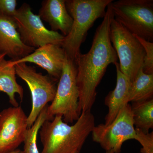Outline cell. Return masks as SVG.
I'll return each instance as SVG.
<instances>
[{
  "instance_id": "cell-1",
  "label": "cell",
  "mask_w": 153,
  "mask_h": 153,
  "mask_svg": "<svg viewBox=\"0 0 153 153\" xmlns=\"http://www.w3.org/2000/svg\"><path fill=\"white\" fill-rule=\"evenodd\" d=\"M111 3L108 6L103 20L96 30L90 50L85 54L79 53L74 61L77 70L80 114L91 111L96 98L97 88L107 68L110 64L114 65L117 62V55L110 37L111 23L114 18Z\"/></svg>"
},
{
  "instance_id": "cell-2",
  "label": "cell",
  "mask_w": 153,
  "mask_h": 153,
  "mask_svg": "<svg viewBox=\"0 0 153 153\" xmlns=\"http://www.w3.org/2000/svg\"><path fill=\"white\" fill-rule=\"evenodd\" d=\"M95 126L91 111L81 113L72 125L64 122L61 116L47 120L39 131L43 147L41 153H79Z\"/></svg>"
},
{
  "instance_id": "cell-3",
  "label": "cell",
  "mask_w": 153,
  "mask_h": 153,
  "mask_svg": "<svg viewBox=\"0 0 153 153\" xmlns=\"http://www.w3.org/2000/svg\"><path fill=\"white\" fill-rule=\"evenodd\" d=\"M113 0H66V8L73 19L71 30L61 47L66 56L74 61L80 53L88 30L99 18H104L106 9Z\"/></svg>"
},
{
  "instance_id": "cell-4",
  "label": "cell",
  "mask_w": 153,
  "mask_h": 153,
  "mask_svg": "<svg viewBox=\"0 0 153 153\" xmlns=\"http://www.w3.org/2000/svg\"><path fill=\"white\" fill-rule=\"evenodd\" d=\"M76 67L74 61L66 56L57 86L55 98L47 107L48 119L61 116L67 123L79 119V91L76 81Z\"/></svg>"
},
{
  "instance_id": "cell-5",
  "label": "cell",
  "mask_w": 153,
  "mask_h": 153,
  "mask_svg": "<svg viewBox=\"0 0 153 153\" xmlns=\"http://www.w3.org/2000/svg\"><path fill=\"white\" fill-rule=\"evenodd\" d=\"M111 5L115 20L133 35L152 42L153 0H119Z\"/></svg>"
},
{
  "instance_id": "cell-6",
  "label": "cell",
  "mask_w": 153,
  "mask_h": 153,
  "mask_svg": "<svg viewBox=\"0 0 153 153\" xmlns=\"http://www.w3.org/2000/svg\"><path fill=\"white\" fill-rule=\"evenodd\" d=\"M110 37L120 61V68L131 82L143 68L145 50L134 36L114 18Z\"/></svg>"
},
{
  "instance_id": "cell-7",
  "label": "cell",
  "mask_w": 153,
  "mask_h": 153,
  "mask_svg": "<svg viewBox=\"0 0 153 153\" xmlns=\"http://www.w3.org/2000/svg\"><path fill=\"white\" fill-rule=\"evenodd\" d=\"M15 66L17 75L27 83L31 93L32 108L27 116L28 128H30L42 110L55 98L57 80L37 72L35 67L27 63H17Z\"/></svg>"
},
{
  "instance_id": "cell-8",
  "label": "cell",
  "mask_w": 153,
  "mask_h": 153,
  "mask_svg": "<svg viewBox=\"0 0 153 153\" xmlns=\"http://www.w3.org/2000/svg\"><path fill=\"white\" fill-rule=\"evenodd\" d=\"M91 133L93 141L105 150L120 153L123 143L135 140L136 136L130 104L124 105L111 123L95 126Z\"/></svg>"
},
{
  "instance_id": "cell-9",
  "label": "cell",
  "mask_w": 153,
  "mask_h": 153,
  "mask_svg": "<svg viewBox=\"0 0 153 153\" xmlns=\"http://www.w3.org/2000/svg\"><path fill=\"white\" fill-rule=\"evenodd\" d=\"M14 19L21 40L26 46L35 49L47 44L62 46L64 36L47 29L39 15L33 13L27 3L17 9Z\"/></svg>"
},
{
  "instance_id": "cell-10",
  "label": "cell",
  "mask_w": 153,
  "mask_h": 153,
  "mask_svg": "<svg viewBox=\"0 0 153 153\" xmlns=\"http://www.w3.org/2000/svg\"><path fill=\"white\" fill-rule=\"evenodd\" d=\"M28 129L27 116L21 106L0 112V153H9L24 143Z\"/></svg>"
},
{
  "instance_id": "cell-11",
  "label": "cell",
  "mask_w": 153,
  "mask_h": 153,
  "mask_svg": "<svg viewBox=\"0 0 153 153\" xmlns=\"http://www.w3.org/2000/svg\"><path fill=\"white\" fill-rule=\"evenodd\" d=\"M66 52L60 45L47 44L35 49L30 55L13 61L17 63H34L46 70L49 76L59 80L66 57Z\"/></svg>"
},
{
  "instance_id": "cell-12",
  "label": "cell",
  "mask_w": 153,
  "mask_h": 153,
  "mask_svg": "<svg viewBox=\"0 0 153 153\" xmlns=\"http://www.w3.org/2000/svg\"><path fill=\"white\" fill-rule=\"evenodd\" d=\"M35 49L23 44L14 19L0 16V54L16 61L30 55Z\"/></svg>"
},
{
  "instance_id": "cell-13",
  "label": "cell",
  "mask_w": 153,
  "mask_h": 153,
  "mask_svg": "<svg viewBox=\"0 0 153 153\" xmlns=\"http://www.w3.org/2000/svg\"><path fill=\"white\" fill-rule=\"evenodd\" d=\"M65 2V0H44L38 14L41 20L49 24L52 31H60L64 37L70 32L73 23Z\"/></svg>"
},
{
  "instance_id": "cell-14",
  "label": "cell",
  "mask_w": 153,
  "mask_h": 153,
  "mask_svg": "<svg viewBox=\"0 0 153 153\" xmlns=\"http://www.w3.org/2000/svg\"><path fill=\"white\" fill-rule=\"evenodd\" d=\"M114 65L116 68V85L105 99V104L108 109L105 118L106 125L111 123L123 107L128 103L127 99L131 85V82L121 71L119 63L117 62Z\"/></svg>"
},
{
  "instance_id": "cell-15",
  "label": "cell",
  "mask_w": 153,
  "mask_h": 153,
  "mask_svg": "<svg viewBox=\"0 0 153 153\" xmlns=\"http://www.w3.org/2000/svg\"><path fill=\"white\" fill-rule=\"evenodd\" d=\"M16 75L13 60L4 58L0 61V92L7 95L10 103L13 107L19 106L16 94H19L22 101L24 97V89L17 82Z\"/></svg>"
},
{
  "instance_id": "cell-16",
  "label": "cell",
  "mask_w": 153,
  "mask_h": 153,
  "mask_svg": "<svg viewBox=\"0 0 153 153\" xmlns=\"http://www.w3.org/2000/svg\"><path fill=\"white\" fill-rule=\"evenodd\" d=\"M153 96V74H146L141 68L131 82L128 103L146 101Z\"/></svg>"
},
{
  "instance_id": "cell-17",
  "label": "cell",
  "mask_w": 153,
  "mask_h": 153,
  "mask_svg": "<svg viewBox=\"0 0 153 153\" xmlns=\"http://www.w3.org/2000/svg\"><path fill=\"white\" fill-rule=\"evenodd\" d=\"M135 128L148 134L153 128V99L130 105Z\"/></svg>"
},
{
  "instance_id": "cell-18",
  "label": "cell",
  "mask_w": 153,
  "mask_h": 153,
  "mask_svg": "<svg viewBox=\"0 0 153 153\" xmlns=\"http://www.w3.org/2000/svg\"><path fill=\"white\" fill-rule=\"evenodd\" d=\"M48 105L42 110L33 125L28 128L23 143L24 153H40L37 146V137L41 126L48 119L47 109Z\"/></svg>"
},
{
  "instance_id": "cell-19",
  "label": "cell",
  "mask_w": 153,
  "mask_h": 153,
  "mask_svg": "<svg viewBox=\"0 0 153 153\" xmlns=\"http://www.w3.org/2000/svg\"><path fill=\"white\" fill-rule=\"evenodd\" d=\"M142 45L145 50V55L143 64V70L147 74H153V43L134 36Z\"/></svg>"
},
{
  "instance_id": "cell-20",
  "label": "cell",
  "mask_w": 153,
  "mask_h": 153,
  "mask_svg": "<svg viewBox=\"0 0 153 153\" xmlns=\"http://www.w3.org/2000/svg\"><path fill=\"white\" fill-rule=\"evenodd\" d=\"M135 129L136 136L135 140L142 146L141 153H153V132L145 134L139 129Z\"/></svg>"
},
{
  "instance_id": "cell-21",
  "label": "cell",
  "mask_w": 153,
  "mask_h": 153,
  "mask_svg": "<svg viewBox=\"0 0 153 153\" xmlns=\"http://www.w3.org/2000/svg\"><path fill=\"white\" fill-rule=\"evenodd\" d=\"M17 5L16 0H0V16L14 19Z\"/></svg>"
},
{
  "instance_id": "cell-22",
  "label": "cell",
  "mask_w": 153,
  "mask_h": 153,
  "mask_svg": "<svg viewBox=\"0 0 153 153\" xmlns=\"http://www.w3.org/2000/svg\"><path fill=\"white\" fill-rule=\"evenodd\" d=\"M9 153H24L23 151L19 149H17L13 151L10 152Z\"/></svg>"
},
{
  "instance_id": "cell-23",
  "label": "cell",
  "mask_w": 153,
  "mask_h": 153,
  "mask_svg": "<svg viewBox=\"0 0 153 153\" xmlns=\"http://www.w3.org/2000/svg\"><path fill=\"white\" fill-rule=\"evenodd\" d=\"M6 55H1L0 54V61L1 60H2L3 59H4V58L5 57Z\"/></svg>"
},
{
  "instance_id": "cell-24",
  "label": "cell",
  "mask_w": 153,
  "mask_h": 153,
  "mask_svg": "<svg viewBox=\"0 0 153 153\" xmlns=\"http://www.w3.org/2000/svg\"><path fill=\"white\" fill-rule=\"evenodd\" d=\"M105 153H114V152L113 150H111L106 151Z\"/></svg>"
},
{
  "instance_id": "cell-25",
  "label": "cell",
  "mask_w": 153,
  "mask_h": 153,
  "mask_svg": "<svg viewBox=\"0 0 153 153\" xmlns=\"http://www.w3.org/2000/svg\"><path fill=\"white\" fill-rule=\"evenodd\" d=\"M74 153H77V152H74Z\"/></svg>"
}]
</instances>
